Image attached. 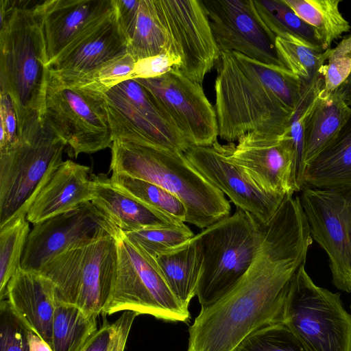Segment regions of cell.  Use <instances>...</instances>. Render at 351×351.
I'll return each instance as SVG.
<instances>
[{
    "mask_svg": "<svg viewBox=\"0 0 351 351\" xmlns=\"http://www.w3.org/2000/svg\"><path fill=\"white\" fill-rule=\"evenodd\" d=\"M300 202L285 197L265 223L252 262L238 283L201 308L189 328L187 351H235L253 332L284 323L289 284L313 239Z\"/></svg>",
    "mask_w": 351,
    "mask_h": 351,
    "instance_id": "cell-1",
    "label": "cell"
},
{
    "mask_svg": "<svg viewBox=\"0 0 351 351\" xmlns=\"http://www.w3.org/2000/svg\"><path fill=\"white\" fill-rule=\"evenodd\" d=\"M215 82L219 136L238 141L251 132L289 133L304 90L290 71L234 51L221 53Z\"/></svg>",
    "mask_w": 351,
    "mask_h": 351,
    "instance_id": "cell-2",
    "label": "cell"
},
{
    "mask_svg": "<svg viewBox=\"0 0 351 351\" xmlns=\"http://www.w3.org/2000/svg\"><path fill=\"white\" fill-rule=\"evenodd\" d=\"M30 1H0V92L13 102L19 128L43 117L49 69L41 19Z\"/></svg>",
    "mask_w": 351,
    "mask_h": 351,
    "instance_id": "cell-3",
    "label": "cell"
},
{
    "mask_svg": "<svg viewBox=\"0 0 351 351\" xmlns=\"http://www.w3.org/2000/svg\"><path fill=\"white\" fill-rule=\"evenodd\" d=\"M110 170L153 183L176 195L186 208V222L199 228L205 229L230 215V201L183 152L116 139L111 146Z\"/></svg>",
    "mask_w": 351,
    "mask_h": 351,
    "instance_id": "cell-4",
    "label": "cell"
},
{
    "mask_svg": "<svg viewBox=\"0 0 351 351\" xmlns=\"http://www.w3.org/2000/svg\"><path fill=\"white\" fill-rule=\"evenodd\" d=\"M64 141L43 117L19 128V141L0 154V227L26 216L32 202L63 162Z\"/></svg>",
    "mask_w": 351,
    "mask_h": 351,
    "instance_id": "cell-5",
    "label": "cell"
},
{
    "mask_svg": "<svg viewBox=\"0 0 351 351\" xmlns=\"http://www.w3.org/2000/svg\"><path fill=\"white\" fill-rule=\"evenodd\" d=\"M259 236L260 221L239 208L195 235L203 252L196 293L201 308L221 298L242 278L252 262Z\"/></svg>",
    "mask_w": 351,
    "mask_h": 351,
    "instance_id": "cell-6",
    "label": "cell"
},
{
    "mask_svg": "<svg viewBox=\"0 0 351 351\" xmlns=\"http://www.w3.org/2000/svg\"><path fill=\"white\" fill-rule=\"evenodd\" d=\"M118 238L106 237L63 252L49 259L38 272L53 283L58 300L98 317L115 280Z\"/></svg>",
    "mask_w": 351,
    "mask_h": 351,
    "instance_id": "cell-7",
    "label": "cell"
},
{
    "mask_svg": "<svg viewBox=\"0 0 351 351\" xmlns=\"http://www.w3.org/2000/svg\"><path fill=\"white\" fill-rule=\"evenodd\" d=\"M117 250L115 280L102 314L132 311L166 322H188L189 308L172 293L155 259L133 245L123 232Z\"/></svg>",
    "mask_w": 351,
    "mask_h": 351,
    "instance_id": "cell-8",
    "label": "cell"
},
{
    "mask_svg": "<svg viewBox=\"0 0 351 351\" xmlns=\"http://www.w3.org/2000/svg\"><path fill=\"white\" fill-rule=\"evenodd\" d=\"M284 323L308 351H351V315L339 293L317 286L304 265L290 282Z\"/></svg>",
    "mask_w": 351,
    "mask_h": 351,
    "instance_id": "cell-9",
    "label": "cell"
},
{
    "mask_svg": "<svg viewBox=\"0 0 351 351\" xmlns=\"http://www.w3.org/2000/svg\"><path fill=\"white\" fill-rule=\"evenodd\" d=\"M43 117L66 143L69 157L112 146L103 93L68 85L50 70Z\"/></svg>",
    "mask_w": 351,
    "mask_h": 351,
    "instance_id": "cell-10",
    "label": "cell"
},
{
    "mask_svg": "<svg viewBox=\"0 0 351 351\" xmlns=\"http://www.w3.org/2000/svg\"><path fill=\"white\" fill-rule=\"evenodd\" d=\"M112 140L185 152L191 145L133 79L103 93Z\"/></svg>",
    "mask_w": 351,
    "mask_h": 351,
    "instance_id": "cell-11",
    "label": "cell"
},
{
    "mask_svg": "<svg viewBox=\"0 0 351 351\" xmlns=\"http://www.w3.org/2000/svg\"><path fill=\"white\" fill-rule=\"evenodd\" d=\"M166 37V51L178 57L177 70L202 84L219 60L221 51L213 36L201 0H154Z\"/></svg>",
    "mask_w": 351,
    "mask_h": 351,
    "instance_id": "cell-12",
    "label": "cell"
},
{
    "mask_svg": "<svg viewBox=\"0 0 351 351\" xmlns=\"http://www.w3.org/2000/svg\"><path fill=\"white\" fill-rule=\"evenodd\" d=\"M299 197L311 236L326 252L332 282L351 293V189L305 186Z\"/></svg>",
    "mask_w": 351,
    "mask_h": 351,
    "instance_id": "cell-13",
    "label": "cell"
},
{
    "mask_svg": "<svg viewBox=\"0 0 351 351\" xmlns=\"http://www.w3.org/2000/svg\"><path fill=\"white\" fill-rule=\"evenodd\" d=\"M133 80L144 86L191 146H211L217 141L215 109L202 84L193 82L176 69L156 77Z\"/></svg>",
    "mask_w": 351,
    "mask_h": 351,
    "instance_id": "cell-14",
    "label": "cell"
},
{
    "mask_svg": "<svg viewBox=\"0 0 351 351\" xmlns=\"http://www.w3.org/2000/svg\"><path fill=\"white\" fill-rule=\"evenodd\" d=\"M122 231L92 202L34 225L23 251L21 268L38 271L51 258L73 247Z\"/></svg>",
    "mask_w": 351,
    "mask_h": 351,
    "instance_id": "cell-15",
    "label": "cell"
},
{
    "mask_svg": "<svg viewBox=\"0 0 351 351\" xmlns=\"http://www.w3.org/2000/svg\"><path fill=\"white\" fill-rule=\"evenodd\" d=\"M221 51H234L260 62L289 70L253 0H201Z\"/></svg>",
    "mask_w": 351,
    "mask_h": 351,
    "instance_id": "cell-16",
    "label": "cell"
},
{
    "mask_svg": "<svg viewBox=\"0 0 351 351\" xmlns=\"http://www.w3.org/2000/svg\"><path fill=\"white\" fill-rule=\"evenodd\" d=\"M212 145L229 162L241 168L261 189L274 194L293 195V149L289 134L248 132L237 145Z\"/></svg>",
    "mask_w": 351,
    "mask_h": 351,
    "instance_id": "cell-17",
    "label": "cell"
},
{
    "mask_svg": "<svg viewBox=\"0 0 351 351\" xmlns=\"http://www.w3.org/2000/svg\"><path fill=\"white\" fill-rule=\"evenodd\" d=\"M184 154L201 175L229 197L230 202L263 223L272 217L285 197L261 189L213 145L191 146Z\"/></svg>",
    "mask_w": 351,
    "mask_h": 351,
    "instance_id": "cell-18",
    "label": "cell"
},
{
    "mask_svg": "<svg viewBox=\"0 0 351 351\" xmlns=\"http://www.w3.org/2000/svg\"><path fill=\"white\" fill-rule=\"evenodd\" d=\"M128 53V41L115 10L68 45L48 66L59 79L71 84L108 62Z\"/></svg>",
    "mask_w": 351,
    "mask_h": 351,
    "instance_id": "cell-19",
    "label": "cell"
},
{
    "mask_svg": "<svg viewBox=\"0 0 351 351\" xmlns=\"http://www.w3.org/2000/svg\"><path fill=\"white\" fill-rule=\"evenodd\" d=\"M47 67L71 43L114 10L113 0H46L38 2Z\"/></svg>",
    "mask_w": 351,
    "mask_h": 351,
    "instance_id": "cell-20",
    "label": "cell"
},
{
    "mask_svg": "<svg viewBox=\"0 0 351 351\" xmlns=\"http://www.w3.org/2000/svg\"><path fill=\"white\" fill-rule=\"evenodd\" d=\"M6 298L21 319L51 348L53 283L38 271L19 268L8 284Z\"/></svg>",
    "mask_w": 351,
    "mask_h": 351,
    "instance_id": "cell-21",
    "label": "cell"
},
{
    "mask_svg": "<svg viewBox=\"0 0 351 351\" xmlns=\"http://www.w3.org/2000/svg\"><path fill=\"white\" fill-rule=\"evenodd\" d=\"M88 166L63 161L30 206L26 218L33 225L92 201Z\"/></svg>",
    "mask_w": 351,
    "mask_h": 351,
    "instance_id": "cell-22",
    "label": "cell"
},
{
    "mask_svg": "<svg viewBox=\"0 0 351 351\" xmlns=\"http://www.w3.org/2000/svg\"><path fill=\"white\" fill-rule=\"evenodd\" d=\"M90 177L91 202L123 232L178 225L114 188L107 175Z\"/></svg>",
    "mask_w": 351,
    "mask_h": 351,
    "instance_id": "cell-23",
    "label": "cell"
},
{
    "mask_svg": "<svg viewBox=\"0 0 351 351\" xmlns=\"http://www.w3.org/2000/svg\"><path fill=\"white\" fill-rule=\"evenodd\" d=\"M305 186L351 189V115L333 139L305 167Z\"/></svg>",
    "mask_w": 351,
    "mask_h": 351,
    "instance_id": "cell-24",
    "label": "cell"
},
{
    "mask_svg": "<svg viewBox=\"0 0 351 351\" xmlns=\"http://www.w3.org/2000/svg\"><path fill=\"white\" fill-rule=\"evenodd\" d=\"M351 115V107L337 92L322 89L304 130L305 167L333 139Z\"/></svg>",
    "mask_w": 351,
    "mask_h": 351,
    "instance_id": "cell-25",
    "label": "cell"
},
{
    "mask_svg": "<svg viewBox=\"0 0 351 351\" xmlns=\"http://www.w3.org/2000/svg\"><path fill=\"white\" fill-rule=\"evenodd\" d=\"M155 261L172 293L189 308L196 296L203 265L202 245L195 235L183 246Z\"/></svg>",
    "mask_w": 351,
    "mask_h": 351,
    "instance_id": "cell-26",
    "label": "cell"
},
{
    "mask_svg": "<svg viewBox=\"0 0 351 351\" xmlns=\"http://www.w3.org/2000/svg\"><path fill=\"white\" fill-rule=\"evenodd\" d=\"M95 315L56 298L52 324V351H81L98 330Z\"/></svg>",
    "mask_w": 351,
    "mask_h": 351,
    "instance_id": "cell-27",
    "label": "cell"
},
{
    "mask_svg": "<svg viewBox=\"0 0 351 351\" xmlns=\"http://www.w3.org/2000/svg\"><path fill=\"white\" fill-rule=\"evenodd\" d=\"M112 186L139 201L175 224L184 223L187 210L176 195L153 183L123 174L112 173Z\"/></svg>",
    "mask_w": 351,
    "mask_h": 351,
    "instance_id": "cell-28",
    "label": "cell"
},
{
    "mask_svg": "<svg viewBox=\"0 0 351 351\" xmlns=\"http://www.w3.org/2000/svg\"><path fill=\"white\" fill-rule=\"evenodd\" d=\"M300 17L315 30L324 50L350 29L349 22L341 14V0H284Z\"/></svg>",
    "mask_w": 351,
    "mask_h": 351,
    "instance_id": "cell-29",
    "label": "cell"
},
{
    "mask_svg": "<svg viewBox=\"0 0 351 351\" xmlns=\"http://www.w3.org/2000/svg\"><path fill=\"white\" fill-rule=\"evenodd\" d=\"M125 36L128 53L136 62L166 52V37L154 0H139L136 14Z\"/></svg>",
    "mask_w": 351,
    "mask_h": 351,
    "instance_id": "cell-30",
    "label": "cell"
},
{
    "mask_svg": "<svg viewBox=\"0 0 351 351\" xmlns=\"http://www.w3.org/2000/svg\"><path fill=\"white\" fill-rule=\"evenodd\" d=\"M261 19L276 37L298 38L323 49L313 27L299 17L284 0H253Z\"/></svg>",
    "mask_w": 351,
    "mask_h": 351,
    "instance_id": "cell-31",
    "label": "cell"
},
{
    "mask_svg": "<svg viewBox=\"0 0 351 351\" xmlns=\"http://www.w3.org/2000/svg\"><path fill=\"white\" fill-rule=\"evenodd\" d=\"M278 53L287 69L302 82L306 90L322 77L324 62L328 60L332 49L324 50L306 45L296 39L276 38Z\"/></svg>",
    "mask_w": 351,
    "mask_h": 351,
    "instance_id": "cell-32",
    "label": "cell"
},
{
    "mask_svg": "<svg viewBox=\"0 0 351 351\" xmlns=\"http://www.w3.org/2000/svg\"><path fill=\"white\" fill-rule=\"evenodd\" d=\"M30 230L26 216H19L0 227V300L5 299L8 284L21 268Z\"/></svg>",
    "mask_w": 351,
    "mask_h": 351,
    "instance_id": "cell-33",
    "label": "cell"
},
{
    "mask_svg": "<svg viewBox=\"0 0 351 351\" xmlns=\"http://www.w3.org/2000/svg\"><path fill=\"white\" fill-rule=\"evenodd\" d=\"M323 87V79L320 77L304 91L291 117L288 134L293 149V162L291 181V189L293 193L302 191L305 186L304 180L305 169L304 156V123Z\"/></svg>",
    "mask_w": 351,
    "mask_h": 351,
    "instance_id": "cell-34",
    "label": "cell"
},
{
    "mask_svg": "<svg viewBox=\"0 0 351 351\" xmlns=\"http://www.w3.org/2000/svg\"><path fill=\"white\" fill-rule=\"evenodd\" d=\"M123 233L133 245L154 259L180 248L195 236L185 223Z\"/></svg>",
    "mask_w": 351,
    "mask_h": 351,
    "instance_id": "cell-35",
    "label": "cell"
},
{
    "mask_svg": "<svg viewBox=\"0 0 351 351\" xmlns=\"http://www.w3.org/2000/svg\"><path fill=\"white\" fill-rule=\"evenodd\" d=\"M235 351H308L283 322L265 326L248 336Z\"/></svg>",
    "mask_w": 351,
    "mask_h": 351,
    "instance_id": "cell-36",
    "label": "cell"
},
{
    "mask_svg": "<svg viewBox=\"0 0 351 351\" xmlns=\"http://www.w3.org/2000/svg\"><path fill=\"white\" fill-rule=\"evenodd\" d=\"M135 60L130 53L112 60L77 82L68 84L104 93L121 82L132 79Z\"/></svg>",
    "mask_w": 351,
    "mask_h": 351,
    "instance_id": "cell-37",
    "label": "cell"
},
{
    "mask_svg": "<svg viewBox=\"0 0 351 351\" xmlns=\"http://www.w3.org/2000/svg\"><path fill=\"white\" fill-rule=\"evenodd\" d=\"M138 314L125 311L114 322L105 323L89 339L81 351H121L125 350L127 339L134 319Z\"/></svg>",
    "mask_w": 351,
    "mask_h": 351,
    "instance_id": "cell-38",
    "label": "cell"
},
{
    "mask_svg": "<svg viewBox=\"0 0 351 351\" xmlns=\"http://www.w3.org/2000/svg\"><path fill=\"white\" fill-rule=\"evenodd\" d=\"M30 328L16 313L8 300L0 302V351H31Z\"/></svg>",
    "mask_w": 351,
    "mask_h": 351,
    "instance_id": "cell-39",
    "label": "cell"
},
{
    "mask_svg": "<svg viewBox=\"0 0 351 351\" xmlns=\"http://www.w3.org/2000/svg\"><path fill=\"white\" fill-rule=\"evenodd\" d=\"M351 73V34L343 38L334 49L324 64L322 77L324 88L328 93L336 91Z\"/></svg>",
    "mask_w": 351,
    "mask_h": 351,
    "instance_id": "cell-40",
    "label": "cell"
},
{
    "mask_svg": "<svg viewBox=\"0 0 351 351\" xmlns=\"http://www.w3.org/2000/svg\"><path fill=\"white\" fill-rule=\"evenodd\" d=\"M19 141L16 110L10 96L0 92V154L12 149Z\"/></svg>",
    "mask_w": 351,
    "mask_h": 351,
    "instance_id": "cell-41",
    "label": "cell"
},
{
    "mask_svg": "<svg viewBox=\"0 0 351 351\" xmlns=\"http://www.w3.org/2000/svg\"><path fill=\"white\" fill-rule=\"evenodd\" d=\"M180 59L170 52L143 58L135 62L132 79L154 78L164 75L173 69H178Z\"/></svg>",
    "mask_w": 351,
    "mask_h": 351,
    "instance_id": "cell-42",
    "label": "cell"
},
{
    "mask_svg": "<svg viewBox=\"0 0 351 351\" xmlns=\"http://www.w3.org/2000/svg\"><path fill=\"white\" fill-rule=\"evenodd\" d=\"M335 92L339 93L346 103L351 107V73L347 80Z\"/></svg>",
    "mask_w": 351,
    "mask_h": 351,
    "instance_id": "cell-43",
    "label": "cell"
},
{
    "mask_svg": "<svg viewBox=\"0 0 351 351\" xmlns=\"http://www.w3.org/2000/svg\"><path fill=\"white\" fill-rule=\"evenodd\" d=\"M121 351H124V350H121Z\"/></svg>",
    "mask_w": 351,
    "mask_h": 351,
    "instance_id": "cell-44",
    "label": "cell"
},
{
    "mask_svg": "<svg viewBox=\"0 0 351 351\" xmlns=\"http://www.w3.org/2000/svg\"><path fill=\"white\" fill-rule=\"evenodd\" d=\"M350 308H351V306H350Z\"/></svg>",
    "mask_w": 351,
    "mask_h": 351,
    "instance_id": "cell-45",
    "label": "cell"
}]
</instances>
